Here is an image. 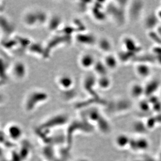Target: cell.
Instances as JSON below:
<instances>
[{
    "instance_id": "8",
    "label": "cell",
    "mask_w": 161,
    "mask_h": 161,
    "mask_svg": "<svg viewBox=\"0 0 161 161\" xmlns=\"http://www.w3.org/2000/svg\"><path fill=\"white\" fill-rule=\"evenodd\" d=\"M119 61V60L117 56L115 57V55L108 54L105 57L103 63L104 64L106 68L108 69H114L117 68Z\"/></svg>"
},
{
    "instance_id": "14",
    "label": "cell",
    "mask_w": 161,
    "mask_h": 161,
    "mask_svg": "<svg viewBox=\"0 0 161 161\" xmlns=\"http://www.w3.org/2000/svg\"><path fill=\"white\" fill-rule=\"evenodd\" d=\"M71 79H72L71 77H69L68 76H62L59 79V83H60V86H62L64 88H66L65 87H69L68 84L66 83V82L68 83H71V84L73 83Z\"/></svg>"
},
{
    "instance_id": "10",
    "label": "cell",
    "mask_w": 161,
    "mask_h": 161,
    "mask_svg": "<svg viewBox=\"0 0 161 161\" xmlns=\"http://www.w3.org/2000/svg\"><path fill=\"white\" fill-rule=\"evenodd\" d=\"M130 140L126 136L120 135L116 138V142L119 147H124L128 144H129Z\"/></svg>"
},
{
    "instance_id": "15",
    "label": "cell",
    "mask_w": 161,
    "mask_h": 161,
    "mask_svg": "<svg viewBox=\"0 0 161 161\" xmlns=\"http://www.w3.org/2000/svg\"><path fill=\"white\" fill-rule=\"evenodd\" d=\"M140 110L144 112H148L151 109V104L149 101H141L139 103Z\"/></svg>"
},
{
    "instance_id": "4",
    "label": "cell",
    "mask_w": 161,
    "mask_h": 161,
    "mask_svg": "<svg viewBox=\"0 0 161 161\" xmlns=\"http://www.w3.org/2000/svg\"><path fill=\"white\" fill-rule=\"evenodd\" d=\"M145 96L149 97L155 96L157 91L161 88V80L158 78L151 79L148 83L144 86Z\"/></svg>"
},
{
    "instance_id": "3",
    "label": "cell",
    "mask_w": 161,
    "mask_h": 161,
    "mask_svg": "<svg viewBox=\"0 0 161 161\" xmlns=\"http://www.w3.org/2000/svg\"><path fill=\"white\" fill-rule=\"evenodd\" d=\"M160 21L156 13H151L148 15L144 19V26L145 28L148 30V32L154 31L156 29L159 28Z\"/></svg>"
},
{
    "instance_id": "7",
    "label": "cell",
    "mask_w": 161,
    "mask_h": 161,
    "mask_svg": "<svg viewBox=\"0 0 161 161\" xmlns=\"http://www.w3.org/2000/svg\"><path fill=\"white\" fill-rule=\"evenodd\" d=\"M7 135L13 140H17L20 138L22 135V130L17 125H11L7 128Z\"/></svg>"
},
{
    "instance_id": "11",
    "label": "cell",
    "mask_w": 161,
    "mask_h": 161,
    "mask_svg": "<svg viewBox=\"0 0 161 161\" xmlns=\"http://www.w3.org/2000/svg\"><path fill=\"white\" fill-rule=\"evenodd\" d=\"M111 84V81L108 77L106 76V75L103 76L101 77V79L100 80L99 85L102 88H108L110 87Z\"/></svg>"
},
{
    "instance_id": "1",
    "label": "cell",
    "mask_w": 161,
    "mask_h": 161,
    "mask_svg": "<svg viewBox=\"0 0 161 161\" xmlns=\"http://www.w3.org/2000/svg\"><path fill=\"white\" fill-rule=\"evenodd\" d=\"M144 6L145 4L143 1H129V4L126 10L128 20L133 23L140 20L142 16Z\"/></svg>"
},
{
    "instance_id": "17",
    "label": "cell",
    "mask_w": 161,
    "mask_h": 161,
    "mask_svg": "<svg viewBox=\"0 0 161 161\" xmlns=\"http://www.w3.org/2000/svg\"><path fill=\"white\" fill-rule=\"evenodd\" d=\"M156 14L158 15L160 21H161V9H159V10L156 12Z\"/></svg>"
},
{
    "instance_id": "13",
    "label": "cell",
    "mask_w": 161,
    "mask_h": 161,
    "mask_svg": "<svg viewBox=\"0 0 161 161\" xmlns=\"http://www.w3.org/2000/svg\"><path fill=\"white\" fill-rule=\"evenodd\" d=\"M147 126L141 122H137L135 123L134 125V129L137 133H145L147 130Z\"/></svg>"
},
{
    "instance_id": "18",
    "label": "cell",
    "mask_w": 161,
    "mask_h": 161,
    "mask_svg": "<svg viewBox=\"0 0 161 161\" xmlns=\"http://www.w3.org/2000/svg\"></svg>"
},
{
    "instance_id": "9",
    "label": "cell",
    "mask_w": 161,
    "mask_h": 161,
    "mask_svg": "<svg viewBox=\"0 0 161 161\" xmlns=\"http://www.w3.org/2000/svg\"><path fill=\"white\" fill-rule=\"evenodd\" d=\"M94 59L93 57L90 54H85L80 58V64L83 68H91L94 63Z\"/></svg>"
},
{
    "instance_id": "12",
    "label": "cell",
    "mask_w": 161,
    "mask_h": 161,
    "mask_svg": "<svg viewBox=\"0 0 161 161\" xmlns=\"http://www.w3.org/2000/svg\"><path fill=\"white\" fill-rule=\"evenodd\" d=\"M137 149L145 150L149 147V144L145 139H140L136 140Z\"/></svg>"
},
{
    "instance_id": "5",
    "label": "cell",
    "mask_w": 161,
    "mask_h": 161,
    "mask_svg": "<svg viewBox=\"0 0 161 161\" xmlns=\"http://www.w3.org/2000/svg\"><path fill=\"white\" fill-rule=\"evenodd\" d=\"M137 75L142 79H147L152 74V68L150 64L142 63H136L135 67Z\"/></svg>"
},
{
    "instance_id": "2",
    "label": "cell",
    "mask_w": 161,
    "mask_h": 161,
    "mask_svg": "<svg viewBox=\"0 0 161 161\" xmlns=\"http://www.w3.org/2000/svg\"><path fill=\"white\" fill-rule=\"evenodd\" d=\"M124 50L137 54L141 51L142 48L134 38L130 36H126L122 41Z\"/></svg>"
},
{
    "instance_id": "6",
    "label": "cell",
    "mask_w": 161,
    "mask_h": 161,
    "mask_svg": "<svg viewBox=\"0 0 161 161\" xmlns=\"http://www.w3.org/2000/svg\"><path fill=\"white\" fill-rule=\"evenodd\" d=\"M129 94L134 99H139L145 96V87L139 82H134L129 87Z\"/></svg>"
},
{
    "instance_id": "16",
    "label": "cell",
    "mask_w": 161,
    "mask_h": 161,
    "mask_svg": "<svg viewBox=\"0 0 161 161\" xmlns=\"http://www.w3.org/2000/svg\"><path fill=\"white\" fill-rule=\"evenodd\" d=\"M156 117H150L148 120L147 121V128H152L156 124Z\"/></svg>"
}]
</instances>
